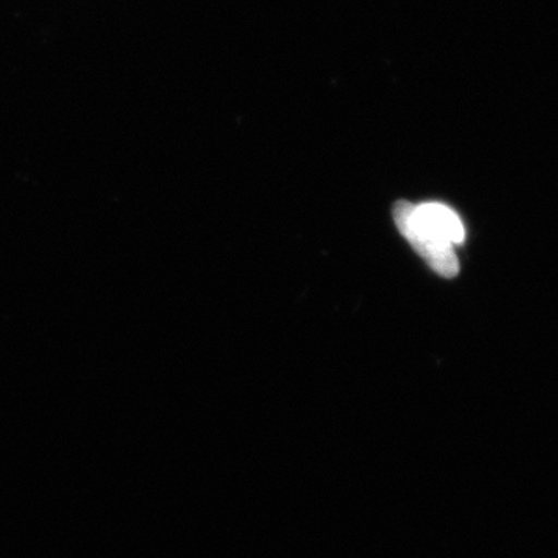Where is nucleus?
<instances>
[{
	"label": "nucleus",
	"mask_w": 558,
	"mask_h": 558,
	"mask_svg": "<svg viewBox=\"0 0 558 558\" xmlns=\"http://www.w3.org/2000/svg\"><path fill=\"white\" fill-rule=\"evenodd\" d=\"M395 220L403 236L429 267L444 278H454L459 271V263L453 245L432 229L418 216L416 207L409 202L400 201L395 205Z\"/></svg>",
	"instance_id": "obj_1"
},
{
	"label": "nucleus",
	"mask_w": 558,
	"mask_h": 558,
	"mask_svg": "<svg viewBox=\"0 0 558 558\" xmlns=\"http://www.w3.org/2000/svg\"><path fill=\"white\" fill-rule=\"evenodd\" d=\"M418 216L438 231L444 240L450 242L451 245L462 244L465 240V230L461 219L453 209L442 204H424L416 207Z\"/></svg>",
	"instance_id": "obj_2"
}]
</instances>
